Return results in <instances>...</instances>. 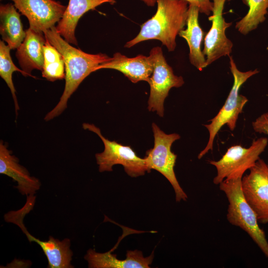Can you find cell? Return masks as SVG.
I'll return each mask as SVG.
<instances>
[{"mask_svg": "<svg viewBox=\"0 0 268 268\" xmlns=\"http://www.w3.org/2000/svg\"><path fill=\"white\" fill-rule=\"evenodd\" d=\"M268 143L266 137H260L254 140L249 148L240 145L229 148L218 161H210L214 166L217 174L213 182L219 185L225 179L242 177L245 172L255 165L264 151Z\"/></svg>", "mask_w": 268, "mask_h": 268, "instance_id": "ba28073f", "label": "cell"}, {"mask_svg": "<svg viewBox=\"0 0 268 268\" xmlns=\"http://www.w3.org/2000/svg\"><path fill=\"white\" fill-rule=\"evenodd\" d=\"M199 8L189 4L187 19V28L181 30L179 35L186 40L189 48V60L191 64L201 71L206 67V59L201 46L204 33L199 22Z\"/></svg>", "mask_w": 268, "mask_h": 268, "instance_id": "ac0fdd59", "label": "cell"}, {"mask_svg": "<svg viewBox=\"0 0 268 268\" xmlns=\"http://www.w3.org/2000/svg\"><path fill=\"white\" fill-rule=\"evenodd\" d=\"M35 200L34 195L27 196L24 205L17 210L10 211L6 213L4 216L5 221L17 225L26 236L30 243L35 242L41 247L48 260V268H73L70 264L73 253L70 249V242L69 239L65 238L61 241L50 236L48 240L42 241L30 234L25 227L23 219L33 209Z\"/></svg>", "mask_w": 268, "mask_h": 268, "instance_id": "8992f818", "label": "cell"}, {"mask_svg": "<svg viewBox=\"0 0 268 268\" xmlns=\"http://www.w3.org/2000/svg\"><path fill=\"white\" fill-rule=\"evenodd\" d=\"M116 0H69L68 4L56 26L57 32L68 43L77 46L75 30L79 19L87 11L102 4H114Z\"/></svg>", "mask_w": 268, "mask_h": 268, "instance_id": "e0dca14e", "label": "cell"}, {"mask_svg": "<svg viewBox=\"0 0 268 268\" xmlns=\"http://www.w3.org/2000/svg\"><path fill=\"white\" fill-rule=\"evenodd\" d=\"M226 0H213L212 14L208 17L212 25L205 36L202 50L206 67L222 57L230 56L232 52L233 44L225 34L232 22H226L222 14Z\"/></svg>", "mask_w": 268, "mask_h": 268, "instance_id": "8fae6325", "label": "cell"}, {"mask_svg": "<svg viewBox=\"0 0 268 268\" xmlns=\"http://www.w3.org/2000/svg\"><path fill=\"white\" fill-rule=\"evenodd\" d=\"M154 146L146 151L144 157L147 172L153 169L163 175L171 184L175 194L176 201H186L187 194L180 185L174 172L177 155L172 152V143L180 139L179 134H167L155 123L152 124Z\"/></svg>", "mask_w": 268, "mask_h": 268, "instance_id": "5b68a950", "label": "cell"}, {"mask_svg": "<svg viewBox=\"0 0 268 268\" xmlns=\"http://www.w3.org/2000/svg\"><path fill=\"white\" fill-rule=\"evenodd\" d=\"M0 34L11 50L19 47L26 36L20 14L11 3L0 5Z\"/></svg>", "mask_w": 268, "mask_h": 268, "instance_id": "d6986e66", "label": "cell"}, {"mask_svg": "<svg viewBox=\"0 0 268 268\" xmlns=\"http://www.w3.org/2000/svg\"><path fill=\"white\" fill-rule=\"evenodd\" d=\"M242 178L244 197L259 223L268 224V164L260 158Z\"/></svg>", "mask_w": 268, "mask_h": 268, "instance_id": "30bf717a", "label": "cell"}, {"mask_svg": "<svg viewBox=\"0 0 268 268\" xmlns=\"http://www.w3.org/2000/svg\"><path fill=\"white\" fill-rule=\"evenodd\" d=\"M154 15L140 26L134 38L127 42L125 47L131 48L148 40H158L168 51H174L176 38L186 25L189 3L184 0H156Z\"/></svg>", "mask_w": 268, "mask_h": 268, "instance_id": "7a4b0ae2", "label": "cell"}, {"mask_svg": "<svg viewBox=\"0 0 268 268\" xmlns=\"http://www.w3.org/2000/svg\"><path fill=\"white\" fill-rule=\"evenodd\" d=\"M112 250L100 253L89 249L84 256L90 268H149L153 258V251L149 256L144 257L141 251L137 250L127 252L126 258L119 260L115 254H111Z\"/></svg>", "mask_w": 268, "mask_h": 268, "instance_id": "2e32d148", "label": "cell"}, {"mask_svg": "<svg viewBox=\"0 0 268 268\" xmlns=\"http://www.w3.org/2000/svg\"><path fill=\"white\" fill-rule=\"evenodd\" d=\"M153 70L150 78V93L148 109L156 112L160 117L164 115V102L172 87L182 86L184 81L181 76L176 75L167 63L160 47L153 48L149 52Z\"/></svg>", "mask_w": 268, "mask_h": 268, "instance_id": "9c48e42d", "label": "cell"}, {"mask_svg": "<svg viewBox=\"0 0 268 268\" xmlns=\"http://www.w3.org/2000/svg\"><path fill=\"white\" fill-rule=\"evenodd\" d=\"M242 177L225 179L219 185L229 202L227 219L245 231L268 259V241L259 225L256 215L245 200L241 186Z\"/></svg>", "mask_w": 268, "mask_h": 268, "instance_id": "3957f363", "label": "cell"}, {"mask_svg": "<svg viewBox=\"0 0 268 268\" xmlns=\"http://www.w3.org/2000/svg\"><path fill=\"white\" fill-rule=\"evenodd\" d=\"M47 39L62 55L65 64V86L56 106L44 118L49 121L61 114L67 107L68 100L79 84L90 73L96 71L98 66L110 61L105 54H91L71 46L57 32L56 26L45 31Z\"/></svg>", "mask_w": 268, "mask_h": 268, "instance_id": "6da1fadb", "label": "cell"}, {"mask_svg": "<svg viewBox=\"0 0 268 268\" xmlns=\"http://www.w3.org/2000/svg\"><path fill=\"white\" fill-rule=\"evenodd\" d=\"M252 126L256 132L268 134V112L257 118L252 123Z\"/></svg>", "mask_w": 268, "mask_h": 268, "instance_id": "cb8c5ba5", "label": "cell"}, {"mask_svg": "<svg viewBox=\"0 0 268 268\" xmlns=\"http://www.w3.org/2000/svg\"><path fill=\"white\" fill-rule=\"evenodd\" d=\"M104 68L118 70L133 83L145 81L149 83L153 70V65L150 56L139 55L129 58L117 52L110 61L98 66L96 71Z\"/></svg>", "mask_w": 268, "mask_h": 268, "instance_id": "4fadbf2b", "label": "cell"}, {"mask_svg": "<svg viewBox=\"0 0 268 268\" xmlns=\"http://www.w3.org/2000/svg\"><path fill=\"white\" fill-rule=\"evenodd\" d=\"M143 2L147 6H153L156 3V0H139ZM189 4H191L197 6L200 13L206 15H210L212 13L213 8V2L210 0H184Z\"/></svg>", "mask_w": 268, "mask_h": 268, "instance_id": "603a6c76", "label": "cell"}, {"mask_svg": "<svg viewBox=\"0 0 268 268\" xmlns=\"http://www.w3.org/2000/svg\"><path fill=\"white\" fill-rule=\"evenodd\" d=\"M42 76L50 81L65 78V64L60 52L47 39L44 46Z\"/></svg>", "mask_w": 268, "mask_h": 268, "instance_id": "44dd1931", "label": "cell"}, {"mask_svg": "<svg viewBox=\"0 0 268 268\" xmlns=\"http://www.w3.org/2000/svg\"><path fill=\"white\" fill-rule=\"evenodd\" d=\"M228 57L229 67L234 78L233 84L224 105L217 114L209 120L211 123L204 125L209 132V136L205 147L198 155L199 159L209 150H212L214 138L224 125H227L231 131H234L238 116L242 113L244 105L248 101L245 96L239 93L240 88L248 78L259 72L257 69L245 72L239 70L232 57Z\"/></svg>", "mask_w": 268, "mask_h": 268, "instance_id": "277c9868", "label": "cell"}, {"mask_svg": "<svg viewBox=\"0 0 268 268\" xmlns=\"http://www.w3.org/2000/svg\"><path fill=\"white\" fill-rule=\"evenodd\" d=\"M0 173L16 182L17 186L15 187L22 195H35L41 187L39 179L31 176L28 170L19 164L18 158L2 140L0 142Z\"/></svg>", "mask_w": 268, "mask_h": 268, "instance_id": "9a60e30c", "label": "cell"}, {"mask_svg": "<svg viewBox=\"0 0 268 268\" xmlns=\"http://www.w3.org/2000/svg\"><path fill=\"white\" fill-rule=\"evenodd\" d=\"M249 7L247 13L237 22L235 28L241 34L246 35L256 29L266 20L268 10V0H242Z\"/></svg>", "mask_w": 268, "mask_h": 268, "instance_id": "ffe728a7", "label": "cell"}, {"mask_svg": "<svg viewBox=\"0 0 268 268\" xmlns=\"http://www.w3.org/2000/svg\"><path fill=\"white\" fill-rule=\"evenodd\" d=\"M15 8L28 19L29 28L41 33L55 26L66 8L54 0H10Z\"/></svg>", "mask_w": 268, "mask_h": 268, "instance_id": "7c38bea8", "label": "cell"}, {"mask_svg": "<svg viewBox=\"0 0 268 268\" xmlns=\"http://www.w3.org/2000/svg\"><path fill=\"white\" fill-rule=\"evenodd\" d=\"M46 41L44 33L29 28L26 30V36L16 49V57L25 76H30L33 69L42 71L44 65V46Z\"/></svg>", "mask_w": 268, "mask_h": 268, "instance_id": "5bb4252c", "label": "cell"}, {"mask_svg": "<svg viewBox=\"0 0 268 268\" xmlns=\"http://www.w3.org/2000/svg\"><path fill=\"white\" fill-rule=\"evenodd\" d=\"M82 127L97 134L104 143L103 151L95 155L100 172L112 171L113 166L116 164L122 165L126 173L132 177L143 175L147 172L144 158L138 157L130 146L105 138L100 130L93 124L84 123Z\"/></svg>", "mask_w": 268, "mask_h": 268, "instance_id": "52a82bcc", "label": "cell"}, {"mask_svg": "<svg viewBox=\"0 0 268 268\" xmlns=\"http://www.w3.org/2000/svg\"><path fill=\"white\" fill-rule=\"evenodd\" d=\"M11 49L3 41H0V76L4 80L11 91L16 115L19 110L16 90L12 80V73L19 71L25 76L24 71L18 68L13 63L10 54Z\"/></svg>", "mask_w": 268, "mask_h": 268, "instance_id": "7402d4cb", "label": "cell"}]
</instances>
